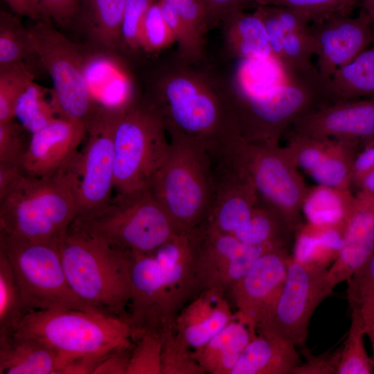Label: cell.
I'll return each instance as SVG.
<instances>
[{"label":"cell","instance_id":"7a4b0ae2","mask_svg":"<svg viewBox=\"0 0 374 374\" xmlns=\"http://www.w3.org/2000/svg\"><path fill=\"white\" fill-rule=\"evenodd\" d=\"M130 254L132 339L148 334L163 341L175 333L178 315L199 292L192 231L176 233L153 252Z\"/></svg>","mask_w":374,"mask_h":374},{"label":"cell","instance_id":"e575fe53","mask_svg":"<svg viewBox=\"0 0 374 374\" xmlns=\"http://www.w3.org/2000/svg\"><path fill=\"white\" fill-rule=\"evenodd\" d=\"M350 315L358 317L364 328L374 326V251L346 280Z\"/></svg>","mask_w":374,"mask_h":374},{"label":"cell","instance_id":"ffe728a7","mask_svg":"<svg viewBox=\"0 0 374 374\" xmlns=\"http://www.w3.org/2000/svg\"><path fill=\"white\" fill-rule=\"evenodd\" d=\"M374 251V194L364 190L354 198L344 228L343 246L328 268L330 285L346 280Z\"/></svg>","mask_w":374,"mask_h":374},{"label":"cell","instance_id":"3957f363","mask_svg":"<svg viewBox=\"0 0 374 374\" xmlns=\"http://www.w3.org/2000/svg\"><path fill=\"white\" fill-rule=\"evenodd\" d=\"M76 155L49 177L12 182L0 197V232L58 247L77 216Z\"/></svg>","mask_w":374,"mask_h":374},{"label":"cell","instance_id":"9f6ffc18","mask_svg":"<svg viewBox=\"0 0 374 374\" xmlns=\"http://www.w3.org/2000/svg\"><path fill=\"white\" fill-rule=\"evenodd\" d=\"M21 173L23 172L19 165L0 163V197Z\"/></svg>","mask_w":374,"mask_h":374},{"label":"cell","instance_id":"9c48e42d","mask_svg":"<svg viewBox=\"0 0 374 374\" xmlns=\"http://www.w3.org/2000/svg\"><path fill=\"white\" fill-rule=\"evenodd\" d=\"M71 226L127 252H153L179 233L148 186L116 194L100 213Z\"/></svg>","mask_w":374,"mask_h":374},{"label":"cell","instance_id":"7dc6e473","mask_svg":"<svg viewBox=\"0 0 374 374\" xmlns=\"http://www.w3.org/2000/svg\"><path fill=\"white\" fill-rule=\"evenodd\" d=\"M178 14L197 43L204 48V38L208 32L202 0H163Z\"/></svg>","mask_w":374,"mask_h":374},{"label":"cell","instance_id":"ac0fdd59","mask_svg":"<svg viewBox=\"0 0 374 374\" xmlns=\"http://www.w3.org/2000/svg\"><path fill=\"white\" fill-rule=\"evenodd\" d=\"M87 134L83 123L55 118L30 134L21 161L22 172L35 177L53 175L76 155Z\"/></svg>","mask_w":374,"mask_h":374},{"label":"cell","instance_id":"4fadbf2b","mask_svg":"<svg viewBox=\"0 0 374 374\" xmlns=\"http://www.w3.org/2000/svg\"><path fill=\"white\" fill-rule=\"evenodd\" d=\"M334 288L323 264L290 258L283 286L257 328V333L305 344L311 317Z\"/></svg>","mask_w":374,"mask_h":374},{"label":"cell","instance_id":"7bdbcfd3","mask_svg":"<svg viewBox=\"0 0 374 374\" xmlns=\"http://www.w3.org/2000/svg\"><path fill=\"white\" fill-rule=\"evenodd\" d=\"M175 43L174 36L162 14L160 0L148 8L140 30L141 49L158 53Z\"/></svg>","mask_w":374,"mask_h":374},{"label":"cell","instance_id":"4316f807","mask_svg":"<svg viewBox=\"0 0 374 374\" xmlns=\"http://www.w3.org/2000/svg\"><path fill=\"white\" fill-rule=\"evenodd\" d=\"M221 26L226 49L231 57L274 58L264 24L255 11L235 12L223 21Z\"/></svg>","mask_w":374,"mask_h":374},{"label":"cell","instance_id":"d4e9b609","mask_svg":"<svg viewBox=\"0 0 374 374\" xmlns=\"http://www.w3.org/2000/svg\"><path fill=\"white\" fill-rule=\"evenodd\" d=\"M296 347L284 339L257 333L231 374H293L302 363Z\"/></svg>","mask_w":374,"mask_h":374},{"label":"cell","instance_id":"b9f144b4","mask_svg":"<svg viewBox=\"0 0 374 374\" xmlns=\"http://www.w3.org/2000/svg\"><path fill=\"white\" fill-rule=\"evenodd\" d=\"M334 141L290 131L285 148L297 168L308 175L321 162Z\"/></svg>","mask_w":374,"mask_h":374},{"label":"cell","instance_id":"681fc988","mask_svg":"<svg viewBox=\"0 0 374 374\" xmlns=\"http://www.w3.org/2000/svg\"><path fill=\"white\" fill-rule=\"evenodd\" d=\"M42 20L66 27L77 19L82 0H33Z\"/></svg>","mask_w":374,"mask_h":374},{"label":"cell","instance_id":"74e56055","mask_svg":"<svg viewBox=\"0 0 374 374\" xmlns=\"http://www.w3.org/2000/svg\"><path fill=\"white\" fill-rule=\"evenodd\" d=\"M32 56L35 55L28 28L17 16L1 11L0 64L25 62Z\"/></svg>","mask_w":374,"mask_h":374},{"label":"cell","instance_id":"603a6c76","mask_svg":"<svg viewBox=\"0 0 374 374\" xmlns=\"http://www.w3.org/2000/svg\"><path fill=\"white\" fill-rule=\"evenodd\" d=\"M233 317L225 292L217 290H202L178 315L175 332L194 350L209 341Z\"/></svg>","mask_w":374,"mask_h":374},{"label":"cell","instance_id":"f35d334b","mask_svg":"<svg viewBox=\"0 0 374 374\" xmlns=\"http://www.w3.org/2000/svg\"><path fill=\"white\" fill-rule=\"evenodd\" d=\"M346 339L341 346L337 374H372L374 366L364 344L365 328L362 321L350 315Z\"/></svg>","mask_w":374,"mask_h":374},{"label":"cell","instance_id":"484cf974","mask_svg":"<svg viewBox=\"0 0 374 374\" xmlns=\"http://www.w3.org/2000/svg\"><path fill=\"white\" fill-rule=\"evenodd\" d=\"M252 338L247 325L233 315L232 320L209 341L192 350L193 357L206 373L231 374Z\"/></svg>","mask_w":374,"mask_h":374},{"label":"cell","instance_id":"f907efd6","mask_svg":"<svg viewBox=\"0 0 374 374\" xmlns=\"http://www.w3.org/2000/svg\"><path fill=\"white\" fill-rule=\"evenodd\" d=\"M208 30L221 26L231 14L250 8L249 0H202Z\"/></svg>","mask_w":374,"mask_h":374},{"label":"cell","instance_id":"44dd1931","mask_svg":"<svg viewBox=\"0 0 374 374\" xmlns=\"http://www.w3.org/2000/svg\"><path fill=\"white\" fill-rule=\"evenodd\" d=\"M215 182L213 206L207 220L232 234L249 218L259 197L248 179L220 158L212 156Z\"/></svg>","mask_w":374,"mask_h":374},{"label":"cell","instance_id":"c3c4849f","mask_svg":"<svg viewBox=\"0 0 374 374\" xmlns=\"http://www.w3.org/2000/svg\"><path fill=\"white\" fill-rule=\"evenodd\" d=\"M24 131L26 130L15 118L0 122V163L21 166L28 145L23 138Z\"/></svg>","mask_w":374,"mask_h":374},{"label":"cell","instance_id":"1f68e13d","mask_svg":"<svg viewBox=\"0 0 374 374\" xmlns=\"http://www.w3.org/2000/svg\"><path fill=\"white\" fill-rule=\"evenodd\" d=\"M357 142L335 139L321 162L308 174L317 184L349 189Z\"/></svg>","mask_w":374,"mask_h":374},{"label":"cell","instance_id":"52a82bcc","mask_svg":"<svg viewBox=\"0 0 374 374\" xmlns=\"http://www.w3.org/2000/svg\"><path fill=\"white\" fill-rule=\"evenodd\" d=\"M339 101L330 80L322 75L287 79L253 96H240L235 92L240 138L279 143L283 134L298 119Z\"/></svg>","mask_w":374,"mask_h":374},{"label":"cell","instance_id":"d6986e66","mask_svg":"<svg viewBox=\"0 0 374 374\" xmlns=\"http://www.w3.org/2000/svg\"><path fill=\"white\" fill-rule=\"evenodd\" d=\"M290 131L319 138L372 141L374 140V98L328 105L298 119Z\"/></svg>","mask_w":374,"mask_h":374},{"label":"cell","instance_id":"ab89813d","mask_svg":"<svg viewBox=\"0 0 374 374\" xmlns=\"http://www.w3.org/2000/svg\"><path fill=\"white\" fill-rule=\"evenodd\" d=\"M33 80V73L25 62L0 64V122L14 118L17 100Z\"/></svg>","mask_w":374,"mask_h":374},{"label":"cell","instance_id":"cb8c5ba5","mask_svg":"<svg viewBox=\"0 0 374 374\" xmlns=\"http://www.w3.org/2000/svg\"><path fill=\"white\" fill-rule=\"evenodd\" d=\"M60 354L33 338L0 336V374H61Z\"/></svg>","mask_w":374,"mask_h":374},{"label":"cell","instance_id":"7402d4cb","mask_svg":"<svg viewBox=\"0 0 374 374\" xmlns=\"http://www.w3.org/2000/svg\"><path fill=\"white\" fill-rule=\"evenodd\" d=\"M84 71L89 92L98 107L126 110L138 99L126 64L108 51H84Z\"/></svg>","mask_w":374,"mask_h":374},{"label":"cell","instance_id":"e0dca14e","mask_svg":"<svg viewBox=\"0 0 374 374\" xmlns=\"http://www.w3.org/2000/svg\"><path fill=\"white\" fill-rule=\"evenodd\" d=\"M290 258L285 247L265 253L230 290L238 308L235 316L247 325L253 338L283 286Z\"/></svg>","mask_w":374,"mask_h":374},{"label":"cell","instance_id":"6f0895ef","mask_svg":"<svg viewBox=\"0 0 374 374\" xmlns=\"http://www.w3.org/2000/svg\"><path fill=\"white\" fill-rule=\"evenodd\" d=\"M17 15L28 17L35 21L42 20L33 0H3Z\"/></svg>","mask_w":374,"mask_h":374},{"label":"cell","instance_id":"5bb4252c","mask_svg":"<svg viewBox=\"0 0 374 374\" xmlns=\"http://www.w3.org/2000/svg\"><path fill=\"white\" fill-rule=\"evenodd\" d=\"M126 110L99 107L87 126L86 143L76 157L78 211L75 220L95 216L113 198L114 135Z\"/></svg>","mask_w":374,"mask_h":374},{"label":"cell","instance_id":"94428289","mask_svg":"<svg viewBox=\"0 0 374 374\" xmlns=\"http://www.w3.org/2000/svg\"><path fill=\"white\" fill-rule=\"evenodd\" d=\"M360 1V0H358V1ZM361 1H362V0H361Z\"/></svg>","mask_w":374,"mask_h":374},{"label":"cell","instance_id":"6da1fadb","mask_svg":"<svg viewBox=\"0 0 374 374\" xmlns=\"http://www.w3.org/2000/svg\"><path fill=\"white\" fill-rule=\"evenodd\" d=\"M143 98L161 119L170 141L213 151L240 138L233 78L177 52L157 67Z\"/></svg>","mask_w":374,"mask_h":374},{"label":"cell","instance_id":"9a60e30c","mask_svg":"<svg viewBox=\"0 0 374 374\" xmlns=\"http://www.w3.org/2000/svg\"><path fill=\"white\" fill-rule=\"evenodd\" d=\"M192 234L199 292L206 290H231L262 254L285 247L244 244L233 235L221 231L207 220L194 229Z\"/></svg>","mask_w":374,"mask_h":374},{"label":"cell","instance_id":"ee69618b","mask_svg":"<svg viewBox=\"0 0 374 374\" xmlns=\"http://www.w3.org/2000/svg\"><path fill=\"white\" fill-rule=\"evenodd\" d=\"M192 349L175 332L163 341L161 374H204Z\"/></svg>","mask_w":374,"mask_h":374},{"label":"cell","instance_id":"680465c9","mask_svg":"<svg viewBox=\"0 0 374 374\" xmlns=\"http://www.w3.org/2000/svg\"><path fill=\"white\" fill-rule=\"evenodd\" d=\"M362 10L374 20V0H362Z\"/></svg>","mask_w":374,"mask_h":374},{"label":"cell","instance_id":"60d3db41","mask_svg":"<svg viewBox=\"0 0 374 374\" xmlns=\"http://www.w3.org/2000/svg\"><path fill=\"white\" fill-rule=\"evenodd\" d=\"M250 8L283 6L306 14L312 23L322 22L337 15H350L358 0H249Z\"/></svg>","mask_w":374,"mask_h":374},{"label":"cell","instance_id":"d6a6232c","mask_svg":"<svg viewBox=\"0 0 374 374\" xmlns=\"http://www.w3.org/2000/svg\"><path fill=\"white\" fill-rule=\"evenodd\" d=\"M232 77L235 90L240 96H253L269 90L287 80L274 58L240 60Z\"/></svg>","mask_w":374,"mask_h":374},{"label":"cell","instance_id":"bcb514c9","mask_svg":"<svg viewBox=\"0 0 374 374\" xmlns=\"http://www.w3.org/2000/svg\"><path fill=\"white\" fill-rule=\"evenodd\" d=\"M157 0H127L122 24L123 48L130 52L141 49L140 30L150 6Z\"/></svg>","mask_w":374,"mask_h":374},{"label":"cell","instance_id":"f5cc1de1","mask_svg":"<svg viewBox=\"0 0 374 374\" xmlns=\"http://www.w3.org/2000/svg\"><path fill=\"white\" fill-rule=\"evenodd\" d=\"M134 346L133 344H130L111 351L93 374H126Z\"/></svg>","mask_w":374,"mask_h":374},{"label":"cell","instance_id":"db71d44e","mask_svg":"<svg viewBox=\"0 0 374 374\" xmlns=\"http://www.w3.org/2000/svg\"><path fill=\"white\" fill-rule=\"evenodd\" d=\"M109 353L74 357L66 363L61 374H93L96 367Z\"/></svg>","mask_w":374,"mask_h":374},{"label":"cell","instance_id":"2e32d148","mask_svg":"<svg viewBox=\"0 0 374 374\" xmlns=\"http://www.w3.org/2000/svg\"><path fill=\"white\" fill-rule=\"evenodd\" d=\"M317 68L330 80L339 69L374 44V20L363 10L355 17L337 15L309 28Z\"/></svg>","mask_w":374,"mask_h":374},{"label":"cell","instance_id":"f6af8a7d","mask_svg":"<svg viewBox=\"0 0 374 374\" xmlns=\"http://www.w3.org/2000/svg\"><path fill=\"white\" fill-rule=\"evenodd\" d=\"M135 342L126 374H161L163 341L146 334Z\"/></svg>","mask_w":374,"mask_h":374},{"label":"cell","instance_id":"ba28073f","mask_svg":"<svg viewBox=\"0 0 374 374\" xmlns=\"http://www.w3.org/2000/svg\"><path fill=\"white\" fill-rule=\"evenodd\" d=\"M214 154L246 177L259 198L294 229L299 227L308 187L285 147L239 138L220 147Z\"/></svg>","mask_w":374,"mask_h":374},{"label":"cell","instance_id":"91938a15","mask_svg":"<svg viewBox=\"0 0 374 374\" xmlns=\"http://www.w3.org/2000/svg\"><path fill=\"white\" fill-rule=\"evenodd\" d=\"M365 334L368 337L372 349V361L374 366V326L366 328L365 329Z\"/></svg>","mask_w":374,"mask_h":374},{"label":"cell","instance_id":"d590c367","mask_svg":"<svg viewBox=\"0 0 374 374\" xmlns=\"http://www.w3.org/2000/svg\"><path fill=\"white\" fill-rule=\"evenodd\" d=\"M309 28L303 31L289 33L284 36L277 61L287 79L321 75L311 62L314 53Z\"/></svg>","mask_w":374,"mask_h":374},{"label":"cell","instance_id":"11a10c76","mask_svg":"<svg viewBox=\"0 0 374 374\" xmlns=\"http://www.w3.org/2000/svg\"><path fill=\"white\" fill-rule=\"evenodd\" d=\"M368 148L357 154L353 164L352 183H359L362 179L374 168V140Z\"/></svg>","mask_w":374,"mask_h":374},{"label":"cell","instance_id":"277c9868","mask_svg":"<svg viewBox=\"0 0 374 374\" xmlns=\"http://www.w3.org/2000/svg\"><path fill=\"white\" fill-rule=\"evenodd\" d=\"M69 286L96 311L127 319L132 297L130 252L70 226L58 244Z\"/></svg>","mask_w":374,"mask_h":374},{"label":"cell","instance_id":"f546056e","mask_svg":"<svg viewBox=\"0 0 374 374\" xmlns=\"http://www.w3.org/2000/svg\"><path fill=\"white\" fill-rule=\"evenodd\" d=\"M294 230L276 210L259 198L247 221L231 235L249 245L285 246Z\"/></svg>","mask_w":374,"mask_h":374},{"label":"cell","instance_id":"8d00e7d4","mask_svg":"<svg viewBox=\"0 0 374 374\" xmlns=\"http://www.w3.org/2000/svg\"><path fill=\"white\" fill-rule=\"evenodd\" d=\"M24 315L12 265L0 249V336L12 334Z\"/></svg>","mask_w":374,"mask_h":374},{"label":"cell","instance_id":"4dcf8cb0","mask_svg":"<svg viewBox=\"0 0 374 374\" xmlns=\"http://www.w3.org/2000/svg\"><path fill=\"white\" fill-rule=\"evenodd\" d=\"M334 93L341 100L374 98V44L330 78Z\"/></svg>","mask_w":374,"mask_h":374},{"label":"cell","instance_id":"836d02e7","mask_svg":"<svg viewBox=\"0 0 374 374\" xmlns=\"http://www.w3.org/2000/svg\"><path fill=\"white\" fill-rule=\"evenodd\" d=\"M56 115L53 98L48 100L47 90L34 80L24 89L14 109V118L30 134L46 126Z\"/></svg>","mask_w":374,"mask_h":374},{"label":"cell","instance_id":"8992f818","mask_svg":"<svg viewBox=\"0 0 374 374\" xmlns=\"http://www.w3.org/2000/svg\"><path fill=\"white\" fill-rule=\"evenodd\" d=\"M12 334L33 338L51 347L60 354L64 365L78 356L107 353L132 344L127 319L78 310L26 313Z\"/></svg>","mask_w":374,"mask_h":374},{"label":"cell","instance_id":"7c38bea8","mask_svg":"<svg viewBox=\"0 0 374 374\" xmlns=\"http://www.w3.org/2000/svg\"><path fill=\"white\" fill-rule=\"evenodd\" d=\"M28 30L35 57L51 78L57 116L87 126L98 107L84 78V51L49 21H37Z\"/></svg>","mask_w":374,"mask_h":374},{"label":"cell","instance_id":"30bf717a","mask_svg":"<svg viewBox=\"0 0 374 374\" xmlns=\"http://www.w3.org/2000/svg\"><path fill=\"white\" fill-rule=\"evenodd\" d=\"M0 249L12 265L24 314L55 309L98 312L69 286L58 247L0 232Z\"/></svg>","mask_w":374,"mask_h":374},{"label":"cell","instance_id":"5b68a950","mask_svg":"<svg viewBox=\"0 0 374 374\" xmlns=\"http://www.w3.org/2000/svg\"><path fill=\"white\" fill-rule=\"evenodd\" d=\"M179 232H190L208 217L215 182L212 157L204 148L170 141L163 161L148 185Z\"/></svg>","mask_w":374,"mask_h":374},{"label":"cell","instance_id":"f1b7e54d","mask_svg":"<svg viewBox=\"0 0 374 374\" xmlns=\"http://www.w3.org/2000/svg\"><path fill=\"white\" fill-rule=\"evenodd\" d=\"M354 197L349 189L317 184L308 188L301 211L308 223L319 227L345 226Z\"/></svg>","mask_w":374,"mask_h":374},{"label":"cell","instance_id":"816d5d0a","mask_svg":"<svg viewBox=\"0 0 374 374\" xmlns=\"http://www.w3.org/2000/svg\"><path fill=\"white\" fill-rule=\"evenodd\" d=\"M340 350L341 346L317 356L308 353L305 362L298 366L293 374H337Z\"/></svg>","mask_w":374,"mask_h":374},{"label":"cell","instance_id":"83f0119b","mask_svg":"<svg viewBox=\"0 0 374 374\" xmlns=\"http://www.w3.org/2000/svg\"><path fill=\"white\" fill-rule=\"evenodd\" d=\"M127 0H82L77 19L98 45L123 48L122 24Z\"/></svg>","mask_w":374,"mask_h":374},{"label":"cell","instance_id":"8fae6325","mask_svg":"<svg viewBox=\"0 0 374 374\" xmlns=\"http://www.w3.org/2000/svg\"><path fill=\"white\" fill-rule=\"evenodd\" d=\"M161 118L138 98L123 114L114 135V190L132 192L149 185L170 147Z\"/></svg>","mask_w":374,"mask_h":374}]
</instances>
